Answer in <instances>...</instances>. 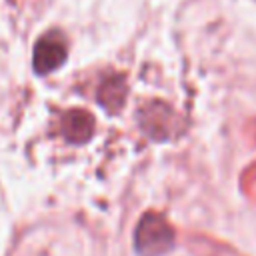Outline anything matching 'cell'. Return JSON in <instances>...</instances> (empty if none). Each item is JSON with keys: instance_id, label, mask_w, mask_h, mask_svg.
<instances>
[{"instance_id": "3", "label": "cell", "mask_w": 256, "mask_h": 256, "mask_svg": "<svg viewBox=\"0 0 256 256\" xmlns=\"http://www.w3.org/2000/svg\"><path fill=\"white\" fill-rule=\"evenodd\" d=\"M60 134L70 144H84L94 134V118L86 110H68L60 118Z\"/></svg>"}, {"instance_id": "4", "label": "cell", "mask_w": 256, "mask_h": 256, "mask_svg": "<svg viewBox=\"0 0 256 256\" xmlns=\"http://www.w3.org/2000/svg\"><path fill=\"white\" fill-rule=\"evenodd\" d=\"M126 100V80L124 76H110L98 88V102L110 114H116Z\"/></svg>"}, {"instance_id": "2", "label": "cell", "mask_w": 256, "mask_h": 256, "mask_svg": "<svg viewBox=\"0 0 256 256\" xmlns=\"http://www.w3.org/2000/svg\"><path fill=\"white\" fill-rule=\"evenodd\" d=\"M66 56H68V44L64 34L58 30L46 32L44 36H40V40L34 46L32 64L36 74H50L52 70L64 64Z\"/></svg>"}, {"instance_id": "1", "label": "cell", "mask_w": 256, "mask_h": 256, "mask_svg": "<svg viewBox=\"0 0 256 256\" xmlns=\"http://www.w3.org/2000/svg\"><path fill=\"white\" fill-rule=\"evenodd\" d=\"M174 228L158 212H146L134 230V250L138 256H164L174 248Z\"/></svg>"}]
</instances>
